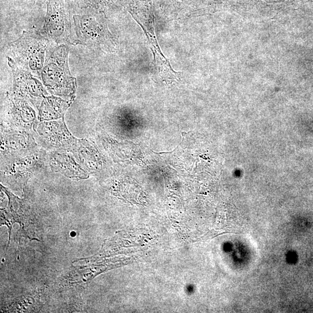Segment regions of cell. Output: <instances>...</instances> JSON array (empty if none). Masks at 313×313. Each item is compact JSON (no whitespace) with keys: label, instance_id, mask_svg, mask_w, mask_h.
<instances>
[{"label":"cell","instance_id":"obj_4","mask_svg":"<svg viewBox=\"0 0 313 313\" xmlns=\"http://www.w3.org/2000/svg\"><path fill=\"white\" fill-rule=\"evenodd\" d=\"M73 19L79 43L90 45L100 44L105 38V35L109 34L98 15L91 13L75 15Z\"/></svg>","mask_w":313,"mask_h":313},{"label":"cell","instance_id":"obj_5","mask_svg":"<svg viewBox=\"0 0 313 313\" xmlns=\"http://www.w3.org/2000/svg\"><path fill=\"white\" fill-rule=\"evenodd\" d=\"M82 8H90L97 7L99 4V0H73Z\"/></svg>","mask_w":313,"mask_h":313},{"label":"cell","instance_id":"obj_1","mask_svg":"<svg viewBox=\"0 0 313 313\" xmlns=\"http://www.w3.org/2000/svg\"><path fill=\"white\" fill-rule=\"evenodd\" d=\"M48 43L47 39L36 32H24L19 39L11 44L16 64L40 76L46 61L45 57Z\"/></svg>","mask_w":313,"mask_h":313},{"label":"cell","instance_id":"obj_3","mask_svg":"<svg viewBox=\"0 0 313 313\" xmlns=\"http://www.w3.org/2000/svg\"><path fill=\"white\" fill-rule=\"evenodd\" d=\"M44 32L57 43H79L73 36L69 8L66 0H48Z\"/></svg>","mask_w":313,"mask_h":313},{"label":"cell","instance_id":"obj_2","mask_svg":"<svg viewBox=\"0 0 313 313\" xmlns=\"http://www.w3.org/2000/svg\"><path fill=\"white\" fill-rule=\"evenodd\" d=\"M68 55V48L60 45L45 61L41 75L45 85L64 93L73 91L76 83L69 71Z\"/></svg>","mask_w":313,"mask_h":313}]
</instances>
